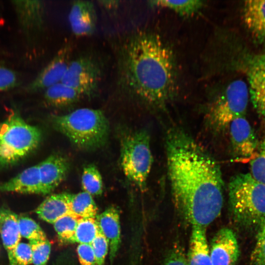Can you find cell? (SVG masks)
I'll use <instances>...</instances> for the list:
<instances>
[{
  "mask_svg": "<svg viewBox=\"0 0 265 265\" xmlns=\"http://www.w3.org/2000/svg\"><path fill=\"white\" fill-rule=\"evenodd\" d=\"M167 174L174 206L192 226L206 228L220 214L224 182L218 162L184 130L167 132Z\"/></svg>",
  "mask_w": 265,
  "mask_h": 265,
  "instance_id": "1",
  "label": "cell"
},
{
  "mask_svg": "<svg viewBox=\"0 0 265 265\" xmlns=\"http://www.w3.org/2000/svg\"><path fill=\"white\" fill-rule=\"evenodd\" d=\"M121 89L152 107L164 109L177 89L173 52L157 33L139 31L125 39L117 54Z\"/></svg>",
  "mask_w": 265,
  "mask_h": 265,
  "instance_id": "2",
  "label": "cell"
},
{
  "mask_svg": "<svg viewBox=\"0 0 265 265\" xmlns=\"http://www.w3.org/2000/svg\"><path fill=\"white\" fill-rule=\"evenodd\" d=\"M230 212L239 226L259 231L265 224V184L250 173L232 177L228 185Z\"/></svg>",
  "mask_w": 265,
  "mask_h": 265,
  "instance_id": "3",
  "label": "cell"
},
{
  "mask_svg": "<svg viewBox=\"0 0 265 265\" xmlns=\"http://www.w3.org/2000/svg\"><path fill=\"white\" fill-rule=\"evenodd\" d=\"M54 128L82 150H92L104 145L109 133V124L100 110L81 108L68 114L54 115Z\"/></svg>",
  "mask_w": 265,
  "mask_h": 265,
  "instance_id": "4",
  "label": "cell"
},
{
  "mask_svg": "<svg viewBox=\"0 0 265 265\" xmlns=\"http://www.w3.org/2000/svg\"><path fill=\"white\" fill-rule=\"evenodd\" d=\"M42 139L37 127L27 123L16 111L0 122V168L18 163L34 151Z\"/></svg>",
  "mask_w": 265,
  "mask_h": 265,
  "instance_id": "5",
  "label": "cell"
},
{
  "mask_svg": "<svg viewBox=\"0 0 265 265\" xmlns=\"http://www.w3.org/2000/svg\"><path fill=\"white\" fill-rule=\"evenodd\" d=\"M246 83L241 80L231 81L218 91L207 107L206 122L216 133L224 132L235 119L244 117L249 99Z\"/></svg>",
  "mask_w": 265,
  "mask_h": 265,
  "instance_id": "6",
  "label": "cell"
},
{
  "mask_svg": "<svg viewBox=\"0 0 265 265\" xmlns=\"http://www.w3.org/2000/svg\"><path fill=\"white\" fill-rule=\"evenodd\" d=\"M153 162L150 137L145 130L126 133L121 140V163L126 177L142 191L146 190Z\"/></svg>",
  "mask_w": 265,
  "mask_h": 265,
  "instance_id": "7",
  "label": "cell"
},
{
  "mask_svg": "<svg viewBox=\"0 0 265 265\" xmlns=\"http://www.w3.org/2000/svg\"><path fill=\"white\" fill-rule=\"evenodd\" d=\"M102 77L99 62L91 56L83 55L70 61L61 82L82 97L90 98L97 93Z\"/></svg>",
  "mask_w": 265,
  "mask_h": 265,
  "instance_id": "8",
  "label": "cell"
},
{
  "mask_svg": "<svg viewBox=\"0 0 265 265\" xmlns=\"http://www.w3.org/2000/svg\"><path fill=\"white\" fill-rule=\"evenodd\" d=\"M232 151L238 161H250L255 156L259 145L256 135L245 117L233 120L229 125Z\"/></svg>",
  "mask_w": 265,
  "mask_h": 265,
  "instance_id": "9",
  "label": "cell"
},
{
  "mask_svg": "<svg viewBox=\"0 0 265 265\" xmlns=\"http://www.w3.org/2000/svg\"><path fill=\"white\" fill-rule=\"evenodd\" d=\"M71 46L66 44L27 87L31 92L45 90L61 82L70 62Z\"/></svg>",
  "mask_w": 265,
  "mask_h": 265,
  "instance_id": "10",
  "label": "cell"
},
{
  "mask_svg": "<svg viewBox=\"0 0 265 265\" xmlns=\"http://www.w3.org/2000/svg\"><path fill=\"white\" fill-rule=\"evenodd\" d=\"M209 250L213 265H236L239 256L236 235L228 228H222L216 233Z\"/></svg>",
  "mask_w": 265,
  "mask_h": 265,
  "instance_id": "11",
  "label": "cell"
},
{
  "mask_svg": "<svg viewBox=\"0 0 265 265\" xmlns=\"http://www.w3.org/2000/svg\"><path fill=\"white\" fill-rule=\"evenodd\" d=\"M247 78L249 94L253 106L265 122V55H259L250 61Z\"/></svg>",
  "mask_w": 265,
  "mask_h": 265,
  "instance_id": "12",
  "label": "cell"
},
{
  "mask_svg": "<svg viewBox=\"0 0 265 265\" xmlns=\"http://www.w3.org/2000/svg\"><path fill=\"white\" fill-rule=\"evenodd\" d=\"M68 21L73 33L78 37L92 35L97 25V15L90 1L74 0L68 14Z\"/></svg>",
  "mask_w": 265,
  "mask_h": 265,
  "instance_id": "13",
  "label": "cell"
},
{
  "mask_svg": "<svg viewBox=\"0 0 265 265\" xmlns=\"http://www.w3.org/2000/svg\"><path fill=\"white\" fill-rule=\"evenodd\" d=\"M20 26L27 37L38 33L43 27L45 4L40 0L12 1Z\"/></svg>",
  "mask_w": 265,
  "mask_h": 265,
  "instance_id": "14",
  "label": "cell"
},
{
  "mask_svg": "<svg viewBox=\"0 0 265 265\" xmlns=\"http://www.w3.org/2000/svg\"><path fill=\"white\" fill-rule=\"evenodd\" d=\"M38 164L44 195L50 193L58 186L70 168L68 160L58 154L50 156Z\"/></svg>",
  "mask_w": 265,
  "mask_h": 265,
  "instance_id": "15",
  "label": "cell"
},
{
  "mask_svg": "<svg viewBox=\"0 0 265 265\" xmlns=\"http://www.w3.org/2000/svg\"><path fill=\"white\" fill-rule=\"evenodd\" d=\"M96 220L100 232L108 241L109 259L115 258L121 244L120 215L118 210L110 207L98 214Z\"/></svg>",
  "mask_w": 265,
  "mask_h": 265,
  "instance_id": "16",
  "label": "cell"
},
{
  "mask_svg": "<svg viewBox=\"0 0 265 265\" xmlns=\"http://www.w3.org/2000/svg\"><path fill=\"white\" fill-rule=\"evenodd\" d=\"M43 194L38 164L26 168L8 181L0 184V192Z\"/></svg>",
  "mask_w": 265,
  "mask_h": 265,
  "instance_id": "17",
  "label": "cell"
},
{
  "mask_svg": "<svg viewBox=\"0 0 265 265\" xmlns=\"http://www.w3.org/2000/svg\"><path fill=\"white\" fill-rule=\"evenodd\" d=\"M18 220L19 217L15 213L4 207H0V234L10 265H17L14 252L21 238Z\"/></svg>",
  "mask_w": 265,
  "mask_h": 265,
  "instance_id": "18",
  "label": "cell"
},
{
  "mask_svg": "<svg viewBox=\"0 0 265 265\" xmlns=\"http://www.w3.org/2000/svg\"><path fill=\"white\" fill-rule=\"evenodd\" d=\"M244 24L253 37L258 41L265 40V0H250L243 7Z\"/></svg>",
  "mask_w": 265,
  "mask_h": 265,
  "instance_id": "19",
  "label": "cell"
},
{
  "mask_svg": "<svg viewBox=\"0 0 265 265\" xmlns=\"http://www.w3.org/2000/svg\"><path fill=\"white\" fill-rule=\"evenodd\" d=\"M186 257L188 265H213L207 240L206 228L192 226Z\"/></svg>",
  "mask_w": 265,
  "mask_h": 265,
  "instance_id": "20",
  "label": "cell"
},
{
  "mask_svg": "<svg viewBox=\"0 0 265 265\" xmlns=\"http://www.w3.org/2000/svg\"><path fill=\"white\" fill-rule=\"evenodd\" d=\"M68 193L52 194L37 208L35 212L41 219L53 224L58 218L71 213Z\"/></svg>",
  "mask_w": 265,
  "mask_h": 265,
  "instance_id": "21",
  "label": "cell"
},
{
  "mask_svg": "<svg viewBox=\"0 0 265 265\" xmlns=\"http://www.w3.org/2000/svg\"><path fill=\"white\" fill-rule=\"evenodd\" d=\"M44 97L48 104L55 107L71 106L82 98L75 90L62 82L45 89Z\"/></svg>",
  "mask_w": 265,
  "mask_h": 265,
  "instance_id": "22",
  "label": "cell"
},
{
  "mask_svg": "<svg viewBox=\"0 0 265 265\" xmlns=\"http://www.w3.org/2000/svg\"><path fill=\"white\" fill-rule=\"evenodd\" d=\"M152 7L167 8L181 16L192 17L200 12L205 6L204 0H156L148 1Z\"/></svg>",
  "mask_w": 265,
  "mask_h": 265,
  "instance_id": "23",
  "label": "cell"
},
{
  "mask_svg": "<svg viewBox=\"0 0 265 265\" xmlns=\"http://www.w3.org/2000/svg\"><path fill=\"white\" fill-rule=\"evenodd\" d=\"M70 213L79 218L96 217L98 208L92 196L85 192L69 194Z\"/></svg>",
  "mask_w": 265,
  "mask_h": 265,
  "instance_id": "24",
  "label": "cell"
},
{
  "mask_svg": "<svg viewBox=\"0 0 265 265\" xmlns=\"http://www.w3.org/2000/svg\"><path fill=\"white\" fill-rule=\"evenodd\" d=\"M80 218L69 213L60 217L53 224L61 242L73 243L76 227Z\"/></svg>",
  "mask_w": 265,
  "mask_h": 265,
  "instance_id": "25",
  "label": "cell"
},
{
  "mask_svg": "<svg viewBox=\"0 0 265 265\" xmlns=\"http://www.w3.org/2000/svg\"><path fill=\"white\" fill-rule=\"evenodd\" d=\"M81 185L83 191L91 196L102 193L103 185L102 176L97 168L92 164L85 166L81 176Z\"/></svg>",
  "mask_w": 265,
  "mask_h": 265,
  "instance_id": "26",
  "label": "cell"
},
{
  "mask_svg": "<svg viewBox=\"0 0 265 265\" xmlns=\"http://www.w3.org/2000/svg\"><path fill=\"white\" fill-rule=\"evenodd\" d=\"M99 232L96 217L81 218L77 224L73 243L91 244Z\"/></svg>",
  "mask_w": 265,
  "mask_h": 265,
  "instance_id": "27",
  "label": "cell"
},
{
  "mask_svg": "<svg viewBox=\"0 0 265 265\" xmlns=\"http://www.w3.org/2000/svg\"><path fill=\"white\" fill-rule=\"evenodd\" d=\"M18 220L21 236L29 240L47 239L40 226L32 219L26 216H20Z\"/></svg>",
  "mask_w": 265,
  "mask_h": 265,
  "instance_id": "28",
  "label": "cell"
},
{
  "mask_svg": "<svg viewBox=\"0 0 265 265\" xmlns=\"http://www.w3.org/2000/svg\"><path fill=\"white\" fill-rule=\"evenodd\" d=\"M250 167L253 177L265 184V137L259 143L255 156L250 161Z\"/></svg>",
  "mask_w": 265,
  "mask_h": 265,
  "instance_id": "29",
  "label": "cell"
},
{
  "mask_svg": "<svg viewBox=\"0 0 265 265\" xmlns=\"http://www.w3.org/2000/svg\"><path fill=\"white\" fill-rule=\"evenodd\" d=\"M34 265H47L51 253V243L46 240H29Z\"/></svg>",
  "mask_w": 265,
  "mask_h": 265,
  "instance_id": "30",
  "label": "cell"
},
{
  "mask_svg": "<svg viewBox=\"0 0 265 265\" xmlns=\"http://www.w3.org/2000/svg\"><path fill=\"white\" fill-rule=\"evenodd\" d=\"M251 260L252 265H265V224L258 231Z\"/></svg>",
  "mask_w": 265,
  "mask_h": 265,
  "instance_id": "31",
  "label": "cell"
},
{
  "mask_svg": "<svg viewBox=\"0 0 265 265\" xmlns=\"http://www.w3.org/2000/svg\"><path fill=\"white\" fill-rule=\"evenodd\" d=\"M91 244L95 256L96 265H104L109 246L107 239L100 231Z\"/></svg>",
  "mask_w": 265,
  "mask_h": 265,
  "instance_id": "32",
  "label": "cell"
},
{
  "mask_svg": "<svg viewBox=\"0 0 265 265\" xmlns=\"http://www.w3.org/2000/svg\"><path fill=\"white\" fill-rule=\"evenodd\" d=\"M14 257L17 265H28L32 263V254L29 243H19L17 246Z\"/></svg>",
  "mask_w": 265,
  "mask_h": 265,
  "instance_id": "33",
  "label": "cell"
},
{
  "mask_svg": "<svg viewBox=\"0 0 265 265\" xmlns=\"http://www.w3.org/2000/svg\"><path fill=\"white\" fill-rule=\"evenodd\" d=\"M163 265H188L186 255L180 245H176L170 249Z\"/></svg>",
  "mask_w": 265,
  "mask_h": 265,
  "instance_id": "34",
  "label": "cell"
},
{
  "mask_svg": "<svg viewBox=\"0 0 265 265\" xmlns=\"http://www.w3.org/2000/svg\"><path fill=\"white\" fill-rule=\"evenodd\" d=\"M77 252L80 265H96L95 256L91 244H79Z\"/></svg>",
  "mask_w": 265,
  "mask_h": 265,
  "instance_id": "35",
  "label": "cell"
},
{
  "mask_svg": "<svg viewBox=\"0 0 265 265\" xmlns=\"http://www.w3.org/2000/svg\"><path fill=\"white\" fill-rule=\"evenodd\" d=\"M17 77L12 70L0 65V91L9 89L16 85Z\"/></svg>",
  "mask_w": 265,
  "mask_h": 265,
  "instance_id": "36",
  "label": "cell"
},
{
  "mask_svg": "<svg viewBox=\"0 0 265 265\" xmlns=\"http://www.w3.org/2000/svg\"><path fill=\"white\" fill-rule=\"evenodd\" d=\"M99 4L107 10H113L118 7L120 3L119 0H100Z\"/></svg>",
  "mask_w": 265,
  "mask_h": 265,
  "instance_id": "37",
  "label": "cell"
}]
</instances>
